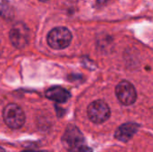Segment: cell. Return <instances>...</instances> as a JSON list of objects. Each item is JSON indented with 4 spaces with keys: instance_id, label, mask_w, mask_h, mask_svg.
I'll return each mask as SVG.
<instances>
[{
    "instance_id": "6da1fadb",
    "label": "cell",
    "mask_w": 153,
    "mask_h": 152,
    "mask_svg": "<svg viewBox=\"0 0 153 152\" xmlns=\"http://www.w3.org/2000/svg\"><path fill=\"white\" fill-rule=\"evenodd\" d=\"M72 33L65 27H56L51 30L48 34V44L54 49H64L67 47L72 41Z\"/></svg>"
},
{
    "instance_id": "7a4b0ae2",
    "label": "cell",
    "mask_w": 153,
    "mask_h": 152,
    "mask_svg": "<svg viewBox=\"0 0 153 152\" xmlns=\"http://www.w3.org/2000/svg\"><path fill=\"white\" fill-rule=\"evenodd\" d=\"M3 117L7 125L12 129L21 128L25 122V116L22 109L16 104L7 105L3 111Z\"/></svg>"
},
{
    "instance_id": "3957f363",
    "label": "cell",
    "mask_w": 153,
    "mask_h": 152,
    "mask_svg": "<svg viewBox=\"0 0 153 152\" xmlns=\"http://www.w3.org/2000/svg\"><path fill=\"white\" fill-rule=\"evenodd\" d=\"M88 116L91 121L100 124L107 121L110 116V109L103 100H96L88 107Z\"/></svg>"
},
{
    "instance_id": "277c9868",
    "label": "cell",
    "mask_w": 153,
    "mask_h": 152,
    "mask_svg": "<svg viewBox=\"0 0 153 152\" xmlns=\"http://www.w3.org/2000/svg\"><path fill=\"white\" fill-rule=\"evenodd\" d=\"M9 39L12 44L17 48L24 47L30 39V30L22 22L15 23L9 32Z\"/></svg>"
},
{
    "instance_id": "5b68a950",
    "label": "cell",
    "mask_w": 153,
    "mask_h": 152,
    "mask_svg": "<svg viewBox=\"0 0 153 152\" xmlns=\"http://www.w3.org/2000/svg\"><path fill=\"white\" fill-rule=\"evenodd\" d=\"M116 94L118 100L126 106L134 104L137 99L134 87L127 81H123L117 86Z\"/></svg>"
},
{
    "instance_id": "8992f818",
    "label": "cell",
    "mask_w": 153,
    "mask_h": 152,
    "mask_svg": "<svg viewBox=\"0 0 153 152\" xmlns=\"http://www.w3.org/2000/svg\"><path fill=\"white\" fill-rule=\"evenodd\" d=\"M63 142L68 148V151L77 147L79 145L84 144V138L80 130L74 125H69L63 136Z\"/></svg>"
},
{
    "instance_id": "52a82bcc",
    "label": "cell",
    "mask_w": 153,
    "mask_h": 152,
    "mask_svg": "<svg viewBox=\"0 0 153 152\" xmlns=\"http://www.w3.org/2000/svg\"><path fill=\"white\" fill-rule=\"evenodd\" d=\"M139 125L135 123H126L122 125L116 132V138L121 142H126L137 133Z\"/></svg>"
},
{
    "instance_id": "ba28073f",
    "label": "cell",
    "mask_w": 153,
    "mask_h": 152,
    "mask_svg": "<svg viewBox=\"0 0 153 152\" xmlns=\"http://www.w3.org/2000/svg\"><path fill=\"white\" fill-rule=\"evenodd\" d=\"M46 97L54 101H56L59 103H65L69 99L70 94L64 88L56 86V87H52L48 89L46 91Z\"/></svg>"
},
{
    "instance_id": "9c48e42d",
    "label": "cell",
    "mask_w": 153,
    "mask_h": 152,
    "mask_svg": "<svg viewBox=\"0 0 153 152\" xmlns=\"http://www.w3.org/2000/svg\"><path fill=\"white\" fill-rule=\"evenodd\" d=\"M0 16L4 20H12L14 16V9L7 0H0Z\"/></svg>"
},
{
    "instance_id": "30bf717a",
    "label": "cell",
    "mask_w": 153,
    "mask_h": 152,
    "mask_svg": "<svg viewBox=\"0 0 153 152\" xmlns=\"http://www.w3.org/2000/svg\"><path fill=\"white\" fill-rule=\"evenodd\" d=\"M69 152H92V150L88 146H86L85 144H82L69 150Z\"/></svg>"
},
{
    "instance_id": "8fae6325",
    "label": "cell",
    "mask_w": 153,
    "mask_h": 152,
    "mask_svg": "<svg viewBox=\"0 0 153 152\" xmlns=\"http://www.w3.org/2000/svg\"><path fill=\"white\" fill-rule=\"evenodd\" d=\"M107 2H108V0H96V4H97V5H99V6L105 4Z\"/></svg>"
},
{
    "instance_id": "7c38bea8",
    "label": "cell",
    "mask_w": 153,
    "mask_h": 152,
    "mask_svg": "<svg viewBox=\"0 0 153 152\" xmlns=\"http://www.w3.org/2000/svg\"><path fill=\"white\" fill-rule=\"evenodd\" d=\"M22 152H43V151H23Z\"/></svg>"
},
{
    "instance_id": "4fadbf2b",
    "label": "cell",
    "mask_w": 153,
    "mask_h": 152,
    "mask_svg": "<svg viewBox=\"0 0 153 152\" xmlns=\"http://www.w3.org/2000/svg\"><path fill=\"white\" fill-rule=\"evenodd\" d=\"M0 152H5V151H4L3 148H1V147H0Z\"/></svg>"
},
{
    "instance_id": "5bb4252c",
    "label": "cell",
    "mask_w": 153,
    "mask_h": 152,
    "mask_svg": "<svg viewBox=\"0 0 153 152\" xmlns=\"http://www.w3.org/2000/svg\"><path fill=\"white\" fill-rule=\"evenodd\" d=\"M39 1H40V2H47V1H48V0H39Z\"/></svg>"
}]
</instances>
